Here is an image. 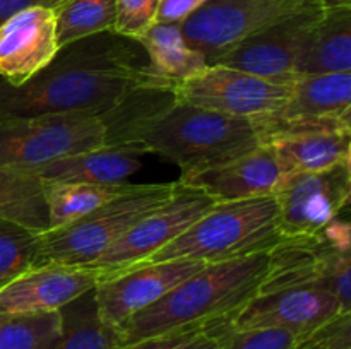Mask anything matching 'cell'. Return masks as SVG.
<instances>
[{
    "label": "cell",
    "mask_w": 351,
    "mask_h": 349,
    "mask_svg": "<svg viewBox=\"0 0 351 349\" xmlns=\"http://www.w3.org/2000/svg\"><path fill=\"white\" fill-rule=\"evenodd\" d=\"M321 14L297 17L247 38L209 60V65H223L271 81L293 82L298 77L297 64L304 51L308 31Z\"/></svg>",
    "instance_id": "cell-16"
},
{
    "label": "cell",
    "mask_w": 351,
    "mask_h": 349,
    "mask_svg": "<svg viewBox=\"0 0 351 349\" xmlns=\"http://www.w3.org/2000/svg\"><path fill=\"white\" fill-rule=\"evenodd\" d=\"M144 84L168 86L151 74L139 41L106 31L58 48L50 65L26 84L0 79V116L101 115Z\"/></svg>",
    "instance_id": "cell-1"
},
{
    "label": "cell",
    "mask_w": 351,
    "mask_h": 349,
    "mask_svg": "<svg viewBox=\"0 0 351 349\" xmlns=\"http://www.w3.org/2000/svg\"><path fill=\"white\" fill-rule=\"evenodd\" d=\"M58 47L113 31L117 19L115 0H64L53 9Z\"/></svg>",
    "instance_id": "cell-26"
},
{
    "label": "cell",
    "mask_w": 351,
    "mask_h": 349,
    "mask_svg": "<svg viewBox=\"0 0 351 349\" xmlns=\"http://www.w3.org/2000/svg\"><path fill=\"white\" fill-rule=\"evenodd\" d=\"M58 337V311L38 315L0 311V349H55Z\"/></svg>",
    "instance_id": "cell-27"
},
{
    "label": "cell",
    "mask_w": 351,
    "mask_h": 349,
    "mask_svg": "<svg viewBox=\"0 0 351 349\" xmlns=\"http://www.w3.org/2000/svg\"><path fill=\"white\" fill-rule=\"evenodd\" d=\"M293 82H278L223 65H208L178 84L175 96L182 103L254 123L278 115L287 106Z\"/></svg>",
    "instance_id": "cell-9"
},
{
    "label": "cell",
    "mask_w": 351,
    "mask_h": 349,
    "mask_svg": "<svg viewBox=\"0 0 351 349\" xmlns=\"http://www.w3.org/2000/svg\"><path fill=\"white\" fill-rule=\"evenodd\" d=\"M129 183L91 185V183H47V204L50 216V229L62 228L89 212L96 211L123 194Z\"/></svg>",
    "instance_id": "cell-25"
},
{
    "label": "cell",
    "mask_w": 351,
    "mask_h": 349,
    "mask_svg": "<svg viewBox=\"0 0 351 349\" xmlns=\"http://www.w3.org/2000/svg\"><path fill=\"white\" fill-rule=\"evenodd\" d=\"M177 188L178 181L130 185L123 194L84 218L62 228L40 233L36 238L34 267L91 266L132 226L173 197Z\"/></svg>",
    "instance_id": "cell-5"
},
{
    "label": "cell",
    "mask_w": 351,
    "mask_h": 349,
    "mask_svg": "<svg viewBox=\"0 0 351 349\" xmlns=\"http://www.w3.org/2000/svg\"><path fill=\"white\" fill-rule=\"evenodd\" d=\"M332 72H351V9L322 10L298 58V77Z\"/></svg>",
    "instance_id": "cell-21"
},
{
    "label": "cell",
    "mask_w": 351,
    "mask_h": 349,
    "mask_svg": "<svg viewBox=\"0 0 351 349\" xmlns=\"http://www.w3.org/2000/svg\"><path fill=\"white\" fill-rule=\"evenodd\" d=\"M259 146L261 139L250 120L175 99L134 127L119 151L136 156L158 154L185 173L235 159Z\"/></svg>",
    "instance_id": "cell-3"
},
{
    "label": "cell",
    "mask_w": 351,
    "mask_h": 349,
    "mask_svg": "<svg viewBox=\"0 0 351 349\" xmlns=\"http://www.w3.org/2000/svg\"><path fill=\"white\" fill-rule=\"evenodd\" d=\"M38 233L0 219V289L36 266Z\"/></svg>",
    "instance_id": "cell-28"
},
{
    "label": "cell",
    "mask_w": 351,
    "mask_h": 349,
    "mask_svg": "<svg viewBox=\"0 0 351 349\" xmlns=\"http://www.w3.org/2000/svg\"><path fill=\"white\" fill-rule=\"evenodd\" d=\"M319 12L317 0H206L180 27L187 43L209 64L247 38Z\"/></svg>",
    "instance_id": "cell-8"
},
{
    "label": "cell",
    "mask_w": 351,
    "mask_h": 349,
    "mask_svg": "<svg viewBox=\"0 0 351 349\" xmlns=\"http://www.w3.org/2000/svg\"><path fill=\"white\" fill-rule=\"evenodd\" d=\"M60 337L55 349H123L119 327L106 324L98 313L95 287L58 310Z\"/></svg>",
    "instance_id": "cell-24"
},
{
    "label": "cell",
    "mask_w": 351,
    "mask_h": 349,
    "mask_svg": "<svg viewBox=\"0 0 351 349\" xmlns=\"http://www.w3.org/2000/svg\"><path fill=\"white\" fill-rule=\"evenodd\" d=\"M0 219L38 235L48 231L47 183L31 171L0 166Z\"/></svg>",
    "instance_id": "cell-23"
},
{
    "label": "cell",
    "mask_w": 351,
    "mask_h": 349,
    "mask_svg": "<svg viewBox=\"0 0 351 349\" xmlns=\"http://www.w3.org/2000/svg\"><path fill=\"white\" fill-rule=\"evenodd\" d=\"M117 19L113 33L139 41L156 23L160 0H115Z\"/></svg>",
    "instance_id": "cell-31"
},
{
    "label": "cell",
    "mask_w": 351,
    "mask_h": 349,
    "mask_svg": "<svg viewBox=\"0 0 351 349\" xmlns=\"http://www.w3.org/2000/svg\"><path fill=\"white\" fill-rule=\"evenodd\" d=\"M139 168L141 161L136 154L99 147L62 157L36 168L31 173L41 178L45 183L122 185Z\"/></svg>",
    "instance_id": "cell-19"
},
{
    "label": "cell",
    "mask_w": 351,
    "mask_h": 349,
    "mask_svg": "<svg viewBox=\"0 0 351 349\" xmlns=\"http://www.w3.org/2000/svg\"><path fill=\"white\" fill-rule=\"evenodd\" d=\"M103 146L105 125L96 113L0 116V166L33 171Z\"/></svg>",
    "instance_id": "cell-7"
},
{
    "label": "cell",
    "mask_w": 351,
    "mask_h": 349,
    "mask_svg": "<svg viewBox=\"0 0 351 349\" xmlns=\"http://www.w3.org/2000/svg\"><path fill=\"white\" fill-rule=\"evenodd\" d=\"M298 337L281 328H242L226 327L218 349H297Z\"/></svg>",
    "instance_id": "cell-30"
},
{
    "label": "cell",
    "mask_w": 351,
    "mask_h": 349,
    "mask_svg": "<svg viewBox=\"0 0 351 349\" xmlns=\"http://www.w3.org/2000/svg\"><path fill=\"white\" fill-rule=\"evenodd\" d=\"M322 10L351 9V0H317Z\"/></svg>",
    "instance_id": "cell-35"
},
{
    "label": "cell",
    "mask_w": 351,
    "mask_h": 349,
    "mask_svg": "<svg viewBox=\"0 0 351 349\" xmlns=\"http://www.w3.org/2000/svg\"><path fill=\"white\" fill-rule=\"evenodd\" d=\"M281 240L274 197L218 202L144 263L165 260L226 262L269 252Z\"/></svg>",
    "instance_id": "cell-4"
},
{
    "label": "cell",
    "mask_w": 351,
    "mask_h": 349,
    "mask_svg": "<svg viewBox=\"0 0 351 349\" xmlns=\"http://www.w3.org/2000/svg\"><path fill=\"white\" fill-rule=\"evenodd\" d=\"M55 12L34 5L0 24V79L23 86L43 70L58 51Z\"/></svg>",
    "instance_id": "cell-17"
},
{
    "label": "cell",
    "mask_w": 351,
    "mask_h": 349,
    "mask_svg": "<svg viewBox=\"0 0 351 349\" xmlns=\"http://www.w3.org/2000/svg\"><path fill=\"white\" fill-rule=\"evenodd\" d=\"M274 198L283 240L317 235L348 207L351 163L324 171L290 174Z\"/></svg>",
    "instance_id": "cell-12"
},
{
    "label": "cell",
    "mask_w": 351,
    "mask_h": 349,
    "mask_svg": "<svg viewBox=\"0 0 351 349\" xmlns=\"http://www.w3.org/2000/svg\"><path fill=\"white\" fill-rule=\"evenodd\" d=\"M288 173L267 144L257 149L201 170L185 171L178 183L197 188L215 202H235L247 198L274 197Z\"/></svg>",
    "instance_id": "cell-15"
},
{
    "label": "cell",
    "mask_w": 351,
    "mask_h": 349,
    "mask_svg": "<svg viewBox=\"0 0 351 349\" xmlns=\"http://www.w3.org/2000/svg\"><path fill=\"white\" fill-rule=\"evenodd\" d=\"M267 146L273 147L288 177L351 163V132L346 130L290 133L269 140Z\"/></svg>",
    "instance_id": "cell-20"
},
{
    "label": "cell",
    "mask_w": 351,
    "mask_h": 349,
    "mask_svg": "<svg viewBox=\"0 0 351 349\" xmlns=\"http://www.w3.org/2000/svg\"><path fill=\"white\" fill-rule=\"evenodd\" d=\"M98 279V272L89 267H34L0 289V311L17 315L58 311L93 289Z\"/></svg>",
    "instance_id": "cell-18"
},
{
    "label": "cell",
    "mask_w": 351,
    "mask_h": 349,
    "mask_svg": "<svg viewBox=\"0 0 351 349\" xmlns=\"http://www.w3.org/2000/svg\"><path fill=\"white\" fill-rule=\"evenodd\" d=\"M204 266L197 260H165L103 277L95 286L99 317L120 328L130 317L156 303Z\"/></svg>",
    "instance_id": "cell-13"
},
{
    "label": "cell",
    "mask_w": 351,
    "mask_h": 349,
    "mask_svg": "<svg viewBox=\"0 0 351 349\" xmlns=\"http://www.w3.org/2000/svg\"><path fill=\"white\" fill-rule=\"evenodd\" d=\"M215 204L218 202L213 201L204 192L178 183L173 197L141 219L88 267L95 269L99 279H103L130 267L141 266L180 236L185 229L191 228Z\"/></svg>",
    "instance_id": "cell-10"
},
{
    "label": "cell",
    "mask_w": 351,
    "mask_h": 349,
    "mask_svg": "<svg viewBox=\"0 0 351 349\" xmlns=\"http://www.w3.org/2000/svg\"><path fill=\"white\" fill-rule=\"evenodd\" d=\"M314 287L335 294L351 310V226L341 216L317 235L281 240L269 250L261 293Z\"/></svg>",
    "instance_id": "cell-6"
},
{
    "label": "cell",
    "mask_w": 351,
    "mask_h": 349,
    "mask_svg": "<svg viewBox=\"0 0 351 349\" xmlns=\"http://www.w3.org/2000/svg\"><path fill=\"white\" fill-rule=\"evenodd\" d=\"M261 144L312 130L351 132V72L300 75L287 106L271 118L254 122Z\"/></svg>",
    "instance_id": "cell-11"
},
{
    "label": "cell",
    "mask_w": 351,
    "mask_h": 349,
    "mask_svg": "<svg viewBox=\"0 0 351 349\" xmlns=\"http://www.w3.org/2000/svg\"><path fill=\"white\" fill-rule=\"evenodd\" d=\"M62 2H64V0H0V24H3L9 17H12L14 14H17L19 10L27 9V7L43 5L55 9V7L60 5Z\"/></svg>",
    "instance_id": "cell-34"
},
{
    "label": "cell",
    "mask_w": 351,
    "mask_h": 349,
    "mask_svg": "<svg viewBox=\"0 0 351 349\" xmlns=\"http://www.w3.org/2000/svg\"><path fill=\"white\" fill-rule=\"evenodd\" d=\"M297 349H351V311L300 335Z\"/></svg>",
    "instance_id": "cell-32"
},
{
    "label": "cell",
    "mask_w": 351,
    "mask_h": 349,
    "mask_svg": "<svg viewBox=\"0 0 351 349\" xmlns=\"http://www.w3.org/2000/svg\"><path fill=\"white\" fill-rule=\"evenodd\" d=\"M338 298L324 289L290 287L261 293L228 320L232 331L242 328H281L305 335L341 313H350Z\"/></svg>",
    "instance_id": "cell-14"
},
{
    "label": "cell",
    "mask_w": 351,
    "mask_h": 349,
    "mask_svg": "<svg viewBox=\"0 0 351 349\" xmlns=\"http://www.w3.org/2000/svg\"><path fill=\"white\" fill-rule=\"evenodd\" d=\"M139 43L147 55L151 74L171 88H177L209 65L204 53L187 43L180 24L154 23Z\"/></svg>",
    "instance_id": "cell-22"
},
{
    "label": "cell",
    "mask_w": 351,
    "mask_h": 349,
    "mask_svg": "<svg viewBox=\"0 0 351 349\" xmlns=\"http://www.w3.org/2000/svg\"><path fill=\"white\" fill-rule=\"evenodd\" d=\"M226 324L180 328L156 337L132 342L123 349H218Z\"/></svg>",
    "instance_id": "cell-29"
},
{
    "label": "cell",
    "mask_w": 351,
    "mask_h": 349,
    "mask_svg": "<svg viewBox=\"0 0 351 349\" xmlns=\"http://www.w3.org/2000/svg\"><path fill=\"white\" fill-rule=\"evenodd\" d=\"M206 0H160L156 12V23L182 24L201 9Z\"/></svg>",
    "instance_id": "cell-33"
},
{
    "label": "cell",
    "mask_w": 351,
    "mask_h": 349,
    "mask_svg": "<svg viewBox=\"0 0 351 349\" xmlns=\"http://www.w3.org/2000/svg\"><path fill=\"white\" fill-rule=\"evenodd\" d=\"M269 266V252L206 263L161 300L120 325L125 344L180 328L228 324L259 294Z\"/></svg>",
    "instance_id": "cell-2"
}]
</instances>
